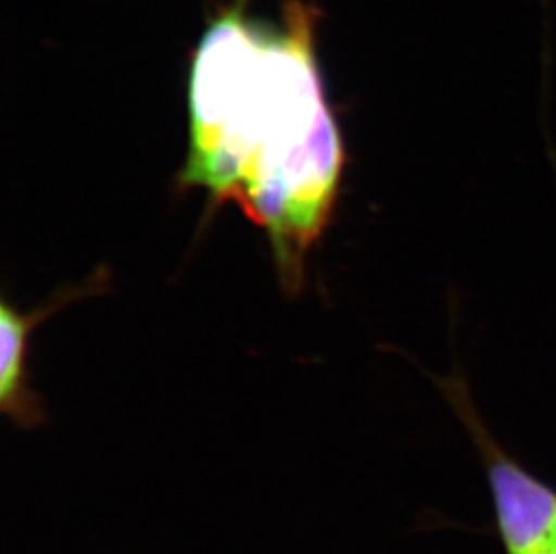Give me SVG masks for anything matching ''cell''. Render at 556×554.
<instances>
[{"instance_id":"obj_1","label":"cell","mask_w":556,"mask_h":554,"mask_svg":"<svg viewBox=\"0 0 556 554\" xmlns=\"http://www.w3.org/2000/svg\"><path fill=\"white\" fill-rule=\"evenodd\" d=\"M315 10L290 0L279 22L242 2L205 29L189 71L188 158L179 188L232 202L265 230L279 281L300 292L308 252L330 225L346 144L326 98Z\"/></svg>"},{"instance_id":"obj_2","label":"cell","mask_w":556,"mask_h":554,"mask_svg":"<svg viewBox=\"0 0 556 554\" xmlns=\"http://www.w3.org/2000/svg\"><path fill=\"white\" fill-rule=\"evenodd\" d=\"M440 389L483 457L506 554H541L549 547L555 528V490L531 476L495 443L473 408L470 389L463 378H443Z\"/></svg>"},{"instance_id":"obj_3","label":"cell","mask_w":556,"mask_h":554,"mask_svg":"<svg viewBox=\"0 0 556 554\" xmlns=\"http://www.w3.org/2000/svg\"><path fill=\"white\" fill-rule=\"evenodd\" d=\"M94 276L92 282H96ZM87 282L81 288H74L60 293L53 303L35 310L31 314H21L10 303L0 304V340H2V362H0V408L22 429H37L46 421L42 400L33 392L27 373L29 339L35 326L40 325L49 315L59 312L63 304L84 298L89 290H100Z\"/></svg>"},{"instance_id":"obj_4","label":"cell","mask_w":556,"mask_h":554,"mask_svg":"<svg viewBox=\"0 0 556 554\" xmlns=\"http://www.w3.org/2000/svg\"><path fill=\"white\" fill-rule=\"evenodd\" d=\"M541 554H556V550L555 547H553V545H549V547H547V550L542 551Z\"/></svg>"},{"instance_id":"obj_5","label":"cell","mask_w":556,"mask_h":554,"mask_svg":"<svg viewBox=\"0 0 556 554\" xmlns=\"http://www.w3.org/2000/svg\"><path fill=\"white\" fill-rule=\"evenodd\" d=\"M553 547L556 550V520H555V528H553Z\"/></svg>"}]
</instances>
